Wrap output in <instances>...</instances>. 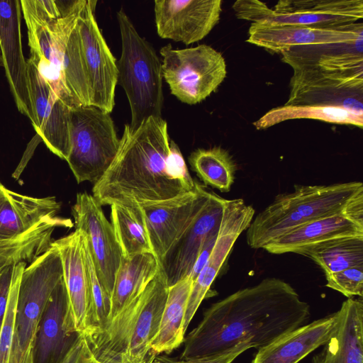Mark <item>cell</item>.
I'll list each match as a JSON object with an SVG mask.
<instances>
[{
	"label": "cell",
	"mask_w": 363,
	"mask_h": 363,
	"mask_svg": "<svg viewBox=\"0 0 363 363\" xmlns=\"http://www.w3.org/2000/svg\"><path fill=\"white\" fill-rule=\"evenodd\" d=\"M310 306L286 281L268 277L213 303L186 337L182 359L218 354L250 341L264 347L308 323Z\"/></svg>",
	"instance_id": "cell-1"
},
{
	"label": "cell",
	"mask_w": 363,
	"mask_h": 363,
	"mask_svg": "<svg viewBox=\"0 0 363 363\" xmlns=\"http://www.w3.org/2000/svg\"><path fill=\"white\" fill-rule=\"evenodd\" d=\"M167 122L150 117L135 130L125 124L118 152L92 188L102 206L166 200L194 188Z\"/></svg>",
	"instance_id": "cell-2"
},
{
	"label": "cell",
	"mask_w": 363,
	"mask_h": 363,
	"mask_svg": "<svg viewBox=\"0 0 363 363\" xmlns=\"http://www.w3.org/2000/svg\"><path fill=\"white\" fill-rule=\"evenodd\" d=\"M86 0H21L29 60L70 108L89 106L90 95L77 19Z\"/></svg>",
	"instance_id": "cell-3"
},
{
	"label": "cell",
	"mask_w": 363,
	"mask_h": 363,
	"mask_svg": "<svg viewBox=\"0 0 363 363\" xmlns=\"http://www.w3.org/2000/svg\"><path fill=\"white\" fill-rule=\"evenodd\" d=\"M278 194L253 218L247 229V245L264 248L270 242L311 221L343 212L363 203V184L350 182L328 185H294Z\"/></svg>",
	"instance_id": "cell-4"
},
{
	"label": "cell",
	"mask_w": 363,
	"mask_h": 363,
	"mask_svg": "<svg viewBox=\"0 0 363 363\" xmlns=\"http://www.w3.org/2000/svg\"><path fill=\"white\" fill-rule=\"evenodd\" d=\"M60 209L55 196L21 194L0 182V267L32 262L51 247L56 228H72Z\"/></svg>",
	"instance_id": "cell-5"
},
{
	"label": "cell",
	"mask_w": 363,
	"mask_h": 363,
	"mask_svg": "<svg viewBox=\"0 0 363 363\" xmlns=\"http://www.w3.org/2000/svg\"><path fill=\"white\" fill-rule=\"evenodd\" d=\"M122 50L116 65L118 82L131 111L132 130L150 117L162 118L164 96L162 62L153 46L141 37L123 8L117 13Z\"/></svg>",
	"instance_id": "cell-6"
},
{
	"label": "cell",
	"mask_w": 363,
	"mask_h": 363,
	"mask_svg": "<svg viewBox=\"0 0 363 363\" xmlns=\"http://www.w3.org/2000/svg\"><path fill=\"white\" fill-rule=\"evenodd\" d=\"M62 277L60 255L52 244L24 269L18 289L8 363H32L34 338L42 313Z\"/></svg>",
	"instance_id": "cell-7"
},
{
	"label": "cell",
	"mask_w": 363,
	"mask_h": 363,
	"mask_svg": "<svg viewBox=\"0 0 363 363\" xmlns=\"http://www.w3.org/2000/svg\"><path fill=\"white\" fill-rule=\"evenodd\" d=\"M119 144L110 113L94 106L70 109L69 151L66 161L78 184H95L113 162Z\"/></svg>",
	"instance_id": "cell-8"
},
{
	"label": "cell",
	"mask_w": 363,
	"mask_h": 363,
	"mask_svg": "<svg viewBox=\"0 0 363 363\" xmlns=\"http://www.w3.org/2000/svg\"><path fill=\"white\" fill-rule=\"evenodd\" d=\"M162 77L171 94L187 104L201 102L215 91L227 74L222 54L207 45L174 49L162 47Z\"/></svg>",
	"instance_id": "cell-9"
},
{
	"label": "cell",
	"mask_w": 363,
	"mask_h": 363,
	"mask_svg": "<svg viewBox=\"0 0 363 363\" xmlns=\"http://www.w3.org/2000/svg\"><path fill=\"white\" fill-rule=\"evenodd\" d=\"M213 191L195 180L194 188L158 201L138 203L143 213L152 250L161 264L200 213Z\"/></svg>",
	"instance_id": "cell-10"
},
{
	"label": "cell",
	"mask_w": 363,
	"mask_h": 363,
	"mask_svg": "<svg viewBox=\"0 0 363 363\" xmlns=\"http://www.w3.org/2000/svg\"><path fill=\"white\" fill-rule=\"evenodd\" d=\"M97 1L86 0L77 19L88 79L90 106L111 113L115 105L118 72L94 17Z\"/></svg>",
	"instance_id": "cell-11"
},
{
	"label": "cell",
	"mask_w": 363,
	"mask_h": 363,
	"mask_svg": "<svg viewBox=\"0 0 363 363\" xmlns=\"http://www.w3.org/2000/svg\"><path fill=\"white\" fill-rule=\"evenodd\" d=\"M72 215L75 230L86 238L97 276L111 298L123 258L112 225L97 200L86 192L77 194Z\"/></svg>",
	"instance_id": "cell-12"
},
{
	"label": "cell",
	"mask_w": 363,
	"mask_h": 363,
	"mask_svg": "<svg viewBox=\"0 0 363 363\" xmlns=\"http://www.w3.org/2000/svg\"><path fill=\"white\" fill-rule=\"evenodd\" d=\"M254 216L255 209L243 199H228L214 247L192 284L184 317L185 331L202 301L211 293V286L226 264L237 239Z\"/></svg>",
	"instance_id": "cell-13"
},
{
	"label": "cell",
	"mask_w": 363,
	"mask_h": 363,
	"mask_svg": "<svg viewBox=\"0 0 363 363\" xmlns=\"http://www.w3.org/2000/svg\"><path fill=\"white\" fill-rule=\"evenodd\" d=\"M155 17L160 37L185 45L204 38L220 20L221 0H155Z\"/></svg>",
	"instance_id": "cell-14"
},
{
	"label": "cell",
	"mask_w": 363,
	"mask_h": 363,
	"mask_svg": "<svg viewBox=\"0 0 363 363\" xmlns=\"http://www.w3.org/2000/svg\"><path fill=\"white\" fill-rule=\"evenodd\" d=\"M362 38V23L325 26L252 23L246 41L269 52L282 53L298 46L351 43Z\"/></svg>",
	"instance_id": "cell-15"
},
{
	"label": "cell",
	"mask_w": 363,
	"mask_h": 363,
	"mask_svg": "<svg viewBox=\"0 0 363 363\" xmlns=\"http://www.w3.org/2000/svg\"><path fill=\"white\" fill-rule=\"evenodd\" d=\"M60 255L68 306L64 327L69 333L86 335L91 306L89 278L80 230L53 240Z\"/></svg>",
	"instance_id": "cell-16"
},
{
	"label": "cell",
	"mask_w": 363,
	"mask_h": 363,
	"mask_svg": "<svg viewBox=\"0 0 363 363\" xmlns=\"http://www.w3.org/2000/svg\"><path fill=\"white\" fill-rule=\"evenodd\" d=\"M291 92L284 105H326L363 114V80L325 77L305 65L291 66Z\"/></svg>",
	"instance_id": "cell-17"
},
{
	"label": "cell",
	"mask_w": 363,
	"mask_h": 363,
	"mask_svg": "<svg viewBox=\"0 0 363 363\" xmlns=\"http://www.w3.org/2000/svg\"><path fill=\"white\" fill-rule=\"evenodd\" d=\"M21 0H0L1 61L18 111L36 125L21 35Z\"/></svg>",
	"instance_id": "cell-18"
},
{
	"label": "cell",
	"mask_w": 363,
	"mask_h": 363,
	"mask_svg": "<svg viewBox=\"0 0 363 363\" xmlns=\"http://www.w3.org/2000/svg\"><path fill=\"white\" fill-rule=\"evenodd\" d=\"M27 62L29 89L36 125L34 129L47 147L62 160L69 151L70 108L42 77L33 63Z\"/></svg>",
	"instance_id": "cell-19"
},
{
	"label": "cell",
	"mask_w": 363,
	"mask_h": 363,
	"mask_svg": "<svg viewBox=\"0 0 363 363\" xmlns=\"http://www.w3.org/2000/svg\"><path fill=\"white\" fill-rule=\"evenodd\" d=\"M228 199L213 192L200 213L160 264L169 286L188 276L206 241L219 231Z\"/></svg>",
	"instance_id": "cell-20"
},
{
	"label": "cell",
	"mask_w": 363,
	"mask_h": 363,
	"mask_svg": "<svg viewBox=\"0 0 363 363\" xmlns=\"http://www.w3.org/2000/svg\"><path fill=\"white\" fill-rule=\"evenodd\" d=\"M363 236V203L337 214L307 223L270 242L271 254H301L315 245L339 238Z\"/></svg>",
	"instance_id": "cell-21"
},
{
	"label": "cell",
	"mask_w": 363,
	"mask_h": 363,
	"mask_svg": "<svg viewBox=\"0 0 363 363\" xmlns=\"http://www.w3.org/2000/svg\"><path fill=\"white\" fill-rule=\"evenodd\" d=\"M169 285L160 267L143 291L140 308L129 325L121 363H146L155 354L150 345L160 327Z\"/></svg>",
	"instance_id": "cell-22"
},
{
	"label": "cell",
	"mask_w": 363,
	"mask_h": 363,
	"mask_svg": "<svg viewBox=\"0 0 363 363\" xmlns=\"http://www.w3.org/2000/svg\"><path fill=\"white\" fill-rule=\"evenodd\" d=\"M67 294L62 279L51 294L42 313L34 338L32 363H61L81 335L64 327Z\"/></svg>",
	"instance_id": "cell-23"
},
{
	"label": "cell",
	"mask_w": 363,
	"mask_h": 363,
	"mask_svg": "<svg viewBox=\"0 0 363 363\" xmlns=\"http://www.w3.org/2000/svg\"><path fill=\"white\" fill-rule=\"evenodd\" d=\"M337 320V311L306 323L258 348L250 363H298L328 341Z\"/></svg>",
	"instance_id": "cell-24"
},
{
	"label": "cell",
	"mask_w": 363,
	"mask_h": 363,
	"mask_svg": "<svg viewBox=\"0 0 363 363\" xmlns=\"http://www.w3.org/2000/svg\"><path fill=\"white\" fill-rule=\"evenodd\" d=\"M337 325L311 363H363V301L347 298L337 311Z\"/></svg>",
	"instance_id": "cell-25"
},
{
	"label": "cell",
	"mask_w": 363,
	"mask_h": 363,
	"mask_svg": "<svg viewBox=\"0 0 363 363\" xmlns=\"http://www.w3.org/2000/svg\"><path fill=\"white\" fill-rule=\"evenodd\" d=\"M160 267V263L152 252L123 257L111 294L107 324L144 291Z\"/></svg>",
	"instance_id": "cell-26"
},
{
	"label": "cell",
	"mask_w": 363,
	"mask_h": 363,
	"mask_svg": "<svg viewBox=\"0 0 363 363\" xmlns=\"http://www.w3.org/2000/svg\"><path fill=\"white\" fill-rule=\"evenodd\" d=\"M193 281L186 276L169 286L159 330L151 342L155 353H170L184 340V322Z\"/></svg>",
	"instance_id": "cell-27"
},
{
	"label": "cell",
	"mask_w": 363,
	"mask_h": 363,
	"mask_svg": "<svg viewBox=\"0 0 363 363\" xmlns=\"http://www.w3.org/2000/svg\"><path fill=\"white\" fill-rule=\"evenodd\" d=\"M293 119H313L331 123L363 127V114L339 106L326 105H284L274 108L253 123L257 130H263Z\"/></svg>",
	"instance_id": "cell-28"
},
{
	"label": "cell",
	"mask_w": 363,
	"mask_h": 363,
	"mask_svg": "<svg viewBox=\"0 0 363 363\" xmlns=\"http://www.w3.org/2000/svg\"><path fill=\"white\" fill-rule=\"evenodd\" d=\"M111 210V223L123 257L152 252L139 204L113 203Z\"/></svg>",
	"instance_id": "cell-29"
},
{
	"label": "cell",
	"mask_w": 363,
	"mask_h": 363,
	"mask_svg": "<svg viewBox=\"0 0 363 363\" xmlns=\"http://www.w3.org/2000/svg\"><path fill=\"white\" fill-rule=\"evenodd\" d=\"M189 162L204 184L221 192L230 190L238 167L228 151L218 146L199 148L191 153Z\"/></svg>",
	"instance_id": "cell-30"
},
{
	"label": "cell",
	"mask_w": 363,
	"mask_h": 363,
	"mask_svg": "<svg viewBox=\"0 0 363 363\" xmlns=\"http://www.w3.org/2000/svg\"><path fill=\"white\" fill-rule=\"evenodd\" d=\"M300 255L314 261L325 275L363 264V236L328 241L303 251Z\"/></svg>",
	"instance_id": "cell-31"
},
{
	"label": "cell",
	"mask_w": 363,
	"mask_h": 363,
	"mask_svg": "<svg viewBox=\"0 0 363 363\" xmlns=\"http://www.w3.org/2000/svg\"><path fill=\"white\" fill-rule=\"evenodd\" d=\"M25 262L13 265L7 308L0 332V363H8L11 347L18 289Z\"/></svg>",
	"instance_id": "cell-32"
},
{
	"label": "cell",
	"mask_w": 363,
	"mask_h": 363,
	"mask_svg": "<svg viewBox=\"0 0 363 363\" xmlns=\"http://www.w3.org/2000/svg\"><path fill=\"white\" fill-rule=\"evenodd\" d=\"M326 286L347 298L363 295V264L325 275Z\"/></svg>",
	"instance_id": "cell-33"
},
{
	"label": "cell",
	"mask_w": 363,
	"mask_h": 363,
	"mask_svg": "<svg viewBox=\"0 0 363 363\" xmlns=\"http://www.w3.org/2000/svg\"><path fill=\"white\" fill-rule=\"evenodd\" d=\"M250 348H255V345L250 341H245L218 354L182 359L174 363H233L238 356Z\"/></svg>",
	"instance_id": "cell-34"
},
{
	"label": "cell",
	"mask_w": 363,
	"mask_h": 363,
	"mask_svg": "<svg viewBox=\"0 0 363 363\" xmlns=\"http://www.w3.org/2000/svg\"><path fill=\"white\" fill-rule=\"evenodd\" d=\"M61 363H99L92 354L84 335H80Z\"/></svg>",
	"instance_id": "cell-35"
},
{
	"label": "cell",
	"mask_w": 363,
	"mask_h": 363,
	"mask_svg": "<svg viewBox=\"0 0 363 363\" xmlns=\"http://www.w3.org/2000/svg\"><path fill=\"white\" fill-rule=\"evenodd\" d=\"M13 265L0 267V332L8 303Z\"/></svg>",
	"instance_id": "cell-36"
},
{
	"label": "cell",
	"mask_w": 363,
	"mask_h": 363,
	"mask_svg": "<svg viewBox=\"0 0 363 363\" xmlns=\"http://www.w3.org/2000/svg\"><path fill=\"white\" fill-rule=\"evenodd\" d=\"M156 354H153L150 358L146 362V363H152L153 362V359L155 358V356ZM101 363V362H99Z\"/></svg>",
	"instance_id": "cell-37"
},
{
	"label": "cell",
	"mask_w": 363,
	"mask_h": 363,
	"mask_svg": "<svg viewBox=\"0 0 363 363\" xmlns=\"http://www.w3.org/2000/svg\"><path fill=\"white\" fill-rule=\"evenodd\" d=\"M0 62H1V50H0Z\"/></svg>",
	"instance_id": "cell-38"
}]
</instances>
